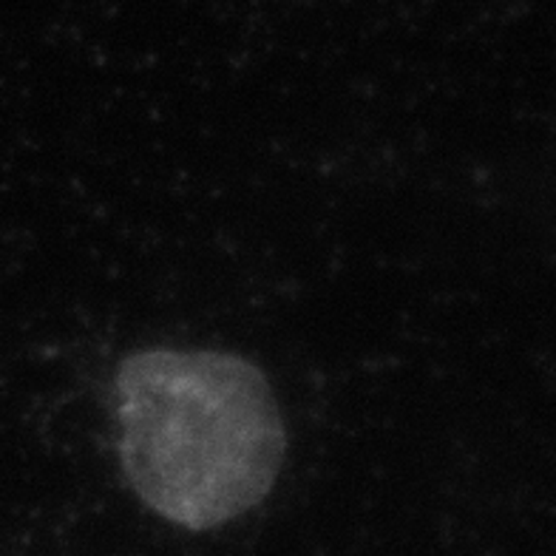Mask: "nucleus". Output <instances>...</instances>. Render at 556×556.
I'll use <instances>...</instances> for the list:
<instances>
[{"label":"nucleus","mask_w":556,"mask_h":556,"mask_svg":"<svg viewBox=\"0 0 556 556\" xmlns=\"http://www.w3.org/2000/svg\"><path fill=\"white\" fill-rule=\"evenodd\" d=\"M114 420L139 503L185 531L253 511L285 469L276 392L256 364L230 352H134L114 375Z\"/></svg>","instance_id":"1"}]
</instances>
